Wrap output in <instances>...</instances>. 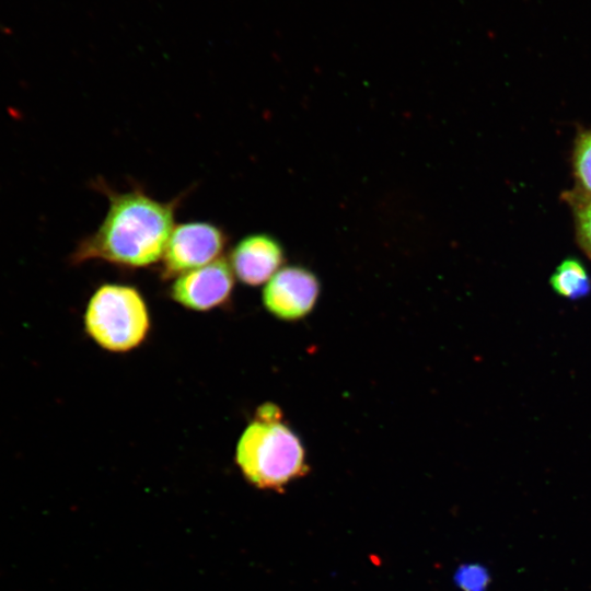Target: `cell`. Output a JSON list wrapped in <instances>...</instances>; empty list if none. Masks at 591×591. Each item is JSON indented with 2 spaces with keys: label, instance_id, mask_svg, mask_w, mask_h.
<instances>
[{
  "label": "cell",
  "instance_id": "cell-1",
  "mask_svg": "<svg viewBox=\"0 0 591 591\" xmlns=\"http://www.w3.org/2000/svg\"><path fill=\"white\" fill-rule=\"evenodd\" d=\"M94 187L107 197L108 209L99 228L78 243L71 264L99 259L142 268L161 260L183 196L160 201L141 187L116 192L103 179Z\"/></svg>",
  "mask_w": 591,
  "mask_h": 591
},
{
  "label": "cell",
  "instance_id": "cell-2",
  "mask_svg": "<svg viewBox=\"0 0 591 591\" xmlns=\"http://www.w3.org/2000/svg\"><path fill=\"white\" fill-rule=\"evenodd\" d=\"M235 460L243 476L263 489L281 490L309 471L300 438L283 422L281 409L271 403L256 409L240 437Z\"/></svg>",
  "mask_w": 591,
  "mask_h": 591
},
{
  "label": "cell",
  "instance_id": "cell-3",
  "mask_svg": "<svg viewBox=\"0 0 591 591\" xmlns=\"http://www.w3.org/2000/svg\"><path fill=\"white\" fill-rule=\"evenodd\" d=\"M84 327L101 347L111 351H128L139 346L149 332L147 304L131 286L102 285L88 303Z\"/></svg>",
  "mask_w": 591,
  "mask_h": 591
},
{
  "label": "cell",
  "instance_id": "cell-4",
  "mask_svg": "<svg viewBox=\"0 0 591 591\" xmlns=\"http://www.w3.org/2000/svg\"><path fill=\"white\" fill-rule=\"evenodd\" d=\"M227 243V233L211 222L174 225L161 258L163 278L179 276L219 259Z\"/></svg>",
  "mask_w": 591,
  "mask_h": 591
},
{
  "label": "cell",
  "instance_id": "cell-5",
  "mask_svg": "<svg viewBox=\"0 0 591 591\" xmlns=\"http://www.w3.org/2000/svg\"><path fill=\"white\" fill-rule=\"evenodd\" d=\"M320 294L315 274L302 266L280 268L263 290V303L280 320L294 321L308 315Z\"/></svg>",
  "mask_w": 591,
  "mask_h": 591
},
{
  "label": "cell",
  "instance_id": "cell-6",
  "mask_svg": "<svg viewBox=\"0 0 591 591\" xmlns=\"http://www.w3.org/2000/svg\"><path fill=\"white\" fill-rule=\"evenodd\" d=\"M234 287V274L228 260L219 258L186 271L173 281L170 294L181 305L208 311L227 302Z\"/></svg>",
  "mask_w": 591,
  "mask_h": 591
},
{
  "label": "cell",
  "instance_id": "cell-7",
  "mask_svg": "<svg viewBox=\"0 0 591 591\" xmlns=\"http://www.w3.org/2000/svg\"><path fill=\"white\" fill-rule=\"evenodd\" d=\"M285 260L281 243L268 233L245 235L232 247L229 264L246 286H260L280 269Z\"/></svg>",
  "mask_w": 591,
  "mask_h": 591
},
{
  "label": "cell",
  "instance_id": "cell-8",
  "mask_svg": "<svg viewBox=\"0 0 591 591\" xmlns=\"http://www.w3.org/2000/svg\"><path fill=\"white\" fill-rule=\"evenodd\" d=\"M554 291L565 298L580 299L591 291V279L584 266L577 259L563 260L549 279Z\"/></svg>",
  "mask_w": 591,
  "mask_h": 591
},
{
  "label": "cell",
  "instance_id": "cell-9",
  "mask_svg": "<svg viewBox=\"0 0 591 591\" xmlns=\"http://www.w3.org/2000/svg\"><path fill=\"white\" fill-rule=\"evenodd\" d=\"M573 170L582 195L591 197V131L581 134L576 141Z\"/></svg>",
  "mask_w": 591,
  "mask_h": 591
},
{
  "label": "cell",
  "instance_id": "cell-10",
  "mask_svg": "<svg viewBox=\"0 0 591 591\" xmlns=\"http://www.w3.org/2000/svg\"><path fill=\"white\" fill-rule=\"evenodd\" d=\"M575 222L578 242L591 258V197L583 196L576 202Z\"/></svg>",
  "mask_w": 591,
  "mask_h": 591
},
{
  "label": "cell",
  "instance_id": "cell-11",
  "mask_svg": "<svg viewBox=\"0 0 591 591\" xmlns=\"http://www.w3.org/2000/svg\"><path fill=\"white\" fill-rule=\"evenodd\" d=\"M455 579L464 591H483L488 582V575L483 567L468 565L459 569Z\"/></svg>",
  "mask_w": 591,
  "mask_h": 591
}]
</instances>
